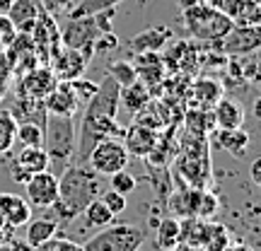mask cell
Returning a JSON list of instances; mask_svg holds the SVG:
<instances>
[{"instance_id":"1","label":"cell","mask_w":261,"mask_h":251,"mask_svg":"<svg viewBox=\"0 0 261 251\" xmlns=\"http://www.w3.org/2000/svg\"><path fill=\"white\" fill-rule=\"evenodd\" d=\"M119 94H121V87L107 75L99 82L97 92L92 94V99L85 104L83 123L77 130V143H75V164H87L90 150L102 138H121L123 135V126L116 119Z\"/></svg>"},{"instance_id":"2","label":"cell","mask_w":261,"mask_h":251,"mask_svg":"<svg viewBox=\"0 0 261 251\" xmlns=\"http://www.w3.org/2000/svg\"><path fill=\"white\" fill-rule=\"evenodd\" d=\"M102 193V177L94 174L87 164H70L58 177V198L54 201V220L58 225L73 222L80 217L87 203Z\"/></svg>"},{"instance_id":"3","label":"cell","mask_w":261,"mask_h":251,"mask_svg":"<svg viewBox=\"0 0 261 251\" xmlns=\"http://www.w3.org/2000/svg\"><path fill=\"white\" fill-rule=\"evenodd\" d=\"M174 177L184 179L187 188H205L211 181V145L208 135H196L184 130L179 143V155L174 159Z\"/></svg>"},{"instance_id":"4","label":"cell","mask_w":261,"mask_h":251,"mask_svg":"<svg viewBox=\"0 0 261 251\" xmlns=\"http://www.w3.org/2000/svg\"><path fill=\"white\" fill-rule=\"evenodd\" d=\"M75 143H77V128H75L73 116H56L46 114L44 119V140L41 148L48 157V172L63 174L73 164Z\"/></svg>"},{"instance_id":"5","label":"cell","mask_w":261,"mask_h":251,"mask_svg":"<svg viewBox=\"0 0 261 251\" xmlns=\"http://www.w3.org/2000/svg\"><path fill=\"white\" fill-rule=\"evenodd\" d=\"M112 17H114V8L97 12V15H87V17H68L61 29V46L65 48H75L80 51L87 61H92L94 56V41L112 32Z\"/></svg>"},{"instance_id":"6","label":"cell","mask_w":261,"mask_h":251,"mask_svg":"<svg viewBox=\"0 0 261 251\" xmlns=\"http://www.w3.org/2000/svg\"><path fill=\"white\" fill-rule=\"evenodd\" d=\"M181 22H184L187 34L196 44L220 41L232 29V22L225 12L208 8V5H194L189 10H181Z\"/></svg>"},{"instance_id":"7","label":"cell","mask_w":261,"mask_h":251,"mask_svg":"<svg viewBox=\"0 0 261 251\" xmlns=\"http://www.w3.org/2000/svg\"><path fill=\"white\" fill-rule=\"evenodd\" d=\"M145 237L148 232L136 225H107L83 244V251H138Z\"/></svg>"},{"instance_id":"8","label":"cell","mask_w":261,"mask_h":251,"mask_svg":"<svg viewBox=\"0 0 261 251\" xmlns=\"http://www.w3.org/2000/svg\"><path fill=\"white\" fill-rule=\"evenodd\" d=\"M128 150L119 138H102L87 155V167L99 177H112L128 167Z\"/></svg>"},{"instance_id":"9","label":"cell","mask_w":261,"mask_h":251,"mask_svg":"<svg viewBox=\"0 0 261 251\" xmlns=\"http://www.w3.org/2000/svg\"><path fill=\"white\" fill-rule=\"evenodd\" d=\"M29 37H32V41H34L39 63L44 65L46 61L51 63V58L56 56V51L61 48V29H58V24H56V17H51L48 12L41 10Z\"/></svg>"},{"instance_id":"10","label":"cell","mask_w":261,"mask_h":251,"mask_svg":"<svg viewBox=\"0 0 261 251\" xmlns=\"http://www.w3.org/2000/svg\"><path fill=\"white\" fill-rule=\"evenodd\" d=\"M261 44V29L259 24H252V27H237L232 24V29L220 39V51L225 56H252L259 51Z\"/></svg>"},{"instance_id":"11","label":"cell","mask_w":261,"mask_h":251,"mask_svg":"<svg viewBox=\"0 0 261 251\" xmlns=\"http://www.w3.org/2000/svg\"><path fill=\"white\" fill-rule=\"evenodd\" d=\"M167 53L162 56L165 68L172 73L191 75L198 68V56H201V44H196L194 39H181V41H169Z\"/></svg>"},{"instance_id":"12","label":"cell","mask_w":261,"mask_h":251,"mask_svg":"<svg viewBox=\"0 0 261 251\" xmlns=\"http://www.w3.org/2000/svg\"><path fill=\"white\" fill-rule=\"evenodd\" d=\"M22 186H24V201L37 208H51L58 198V177L48 169L32 174Z\"/></svg>"},{"instance_id":"13","label":"cell","mask_w":261,"mask_h":251,"mask_svg":"<svg viewBox=\"0 0 261 251\" xmlns=\"http://www.w3.org/2000/svg\"><path fill=\"white\" fill-rule=\"evenodd\" d=\"M56 85H58V77L54 75V70L48 65H37L34 70H29L27 75H22L19 80H15L12 87L19 90V92H24L32 99L44 102L48 94L56 90Z\"/></svg>"},{"instance_id":"14","label":"cell","mask_w":261,"mask_h":251,"mask_svg":"<svg viewBox=\"0 0 261 251\" xmlns=\"http://www.w3.org/2000/svg\"><path fill=\"white\" fill-rule=\"evenodd\" d=\"M87 65H90V61H87L80 51L65 48V46L58 48L56 56L51 58V70H54V75L58 77V82H70V80L83 77L85 70H87Z\"/></svg>"},{"instance_id":"15","label":"cell","mask_w":261,"mask_h":251,"mask_svg":"<svg viewBox=\"0 0 261 251\" xmlns=\"http://www.w3.org/2000/svg\"><path fill=\"white\" fill-rule=\"evenodd\" d=\"M136 75H138V82H143L150 90V94H158L162 80L167 77V68L160 53H136L133 61Z\"/></svg>"},{"instance_id":"16","label":"cell","mask_w":261,"mask_h":251,"mask_svg":"<svg viewBox=\"0 0 261 251\" xmlns=\"http://www.w3.org/2000/svg\"><path fill=\"white\" fill-rule=\"evenodd\" d=\"M48 169V157L44 148H22L15 157V164H12V179L17 184H24L32 174H39V172H46Z\"/></svg>"},{"instance_id":"17","label":"cell","mask_w":261,"mask_h":251,"mask_svg":"<svg viewBox=\"0 0 261 251\" xmlns=\"http://www.w3.org/2000/svg\"><path fill=\"white\" fill-rule=\"evenodd\" d=\"M225 97V87L218 77H196L189 85V99L194 106H201V109H213L215 104Z\"/></svg>"},{"instance_id":"18","label":"cell","mask_w":261,"mask_h":251,"mask_svg":"<svg viewBox=\"0 0 261 251\" xmlns=\"http://www.w3.org/2000/svg\"><path fill=\"white\" fill-rule=\"evenodd\" d=\"M172 39H174V32L169 27H148L130 39L128 46L133 53H160L162 48H167Z\"/></svg>"},{"instance_id":"19","label":"cell","mask_w":261,"mask_h":251,"mask_svg":"<svg viewBox=\"0 0 261 251\" xmlns=\"http://www.w3.org/2000/svg\"><path fill=\"white\" fill-rule=\"evenodd\" d=\"M160 130H152L148 126H140V123H130L128 128H123V138H126V150L128 155H136V157H148L150 150L155 148L158 143Z\"/></svg>"},{"instance_id":"20","label":"cell","mask_w":261,"mask_h":251,"mask_svg":"<svg viewBox=\"0 0 261 251\" xmlns=\"http://www.w3.org/2000/svg\"><path fill=\"white\" fill-rule=\"evenodd\" d=\"M252 143V135L244 128H215L213 130V145L230 152L232 157L242 159L247 155V148Z\"/></svg>"},{"instance_id":"21","label":"cell","mask_w":261,"mask_h":251,"mask_svg":"<svg viewBox=\"0 0 261 251\" xmlns=\"http://www.w3.org/2000/svg\"><path fill=\"white\" fill-rule=\"evenodd\" d=\"M80 106H83V104L77 102V97L73 94V90H70L68 82H58L56 90L44 99L46 114H56V116H75Z\"/></svg>"},{"instance_id":"22","label":"cell","mask_w":261,"mask_h":251,"mask_svg":"<svg viewBox=\"0 0 261 251\" xmlns=\"http://www.w3.org/2000/svg\"><path fill=\"white\" fill-rule=\"evenodd\" d=\"M0 215L10 227H24L32 220V205L24 201V196L0 193Z\"/></svg>"},{"instance_id":"23","label":"cell","mask_w":261,"mask_h":251,"mask_svg":"<svg viewBox=\"0 0 261 251\" xmlns=\"http://www.w3.org/2000/svg\"><path fill=\"white\" fill-rule=\"evenodd\" d=\"M223 12L237 27H252L261 19L259 0H225Z\"/></svg>"},{"instance_id":"24","label":"cell","mask_w":261,"mask_h":251,"mask_svg":"<svg viewBox=\"0 0 261 251\" xmlns=\"http://www.w3.org/2000/svg\"><path fill=\"white\" fill-rule=\"evenodd\" d=\"M39 12H41L39 0H15V5L8 10V19L15 24L17 32H22V34H32Z\"/></svg>"},{"instance_id":"25","label":"cell","mask_w":261,"mask_h":251,"mask_svg":"<svg viewBox=\"0 0 261 251\" xmlns=\"http://www.w3.org/2000/svg\"><path fill=\"white\" fill-rule=\"evenodd\" d=\"M244 119H247L244 106L240 102L230 99V97H223V99L213 106L215 128H242Z\"/></svg>"},{"instance_id":"26","label":"cell","mask_w":261,"mask_h":251,"mask_svg":"<svg viewBox=\"0 0 261 251\" xmlns=\"http://www.w3.org/2000/svg\"><path fill=\"white\" fill-rule=\"evenodd\" d=\"M24 227H27V237H24V242H27L32 249H37V246H41L44 242L54 239V237L58 234V230H61V225H58L54 217H39V220H29Z\"/></svg>"},{"instance_id":"27","label":"cell","mask_w":261,"mask_h":251,"mask_svg":"<svg viewBox=\"0 0 261 251\" xmlns=\"http://www.w3.org/2000/svg\"><path fill=\"white\" fill-rule=\"evenodd\" d=\"M150 99H152L150 90L143 82H138V80H136L133 85L121 87V94H119V104H123L128 114H138L140 109L150 102Z\"/></svg>"},{"instance_id":"28","label":"cell","mask_w":261,"mask_h":251,"mask_svg":"<svg viewBox=\"0 0 261 251\" xmlns=\"http://www.w3.org/2000/svg\"><path fill=\"white\" fill-rule=\"evenodd\" d=\"M184 130H191L196 135H211L215 130L213 121V109H201V106H191L184 116Z\"/></svg>"},{"instance_id":"29","label":"cell","mask_w":261,"mask_h":251,"mask_svg":"<svg viewBox=\"0 0 261 251\" xmlns=\"http://www.w3.org/2000/svg\"><path fill=\"white\" fill-rule=\"evenodd\" d=\"M155 230H158V237H155L158 249L172 251L179 244V220L177 217H165V215H162V220L158 222Z\"/></svg>"},{"instance_id":"30","label":"cell","mask_w":261,"mask_h":251,"mask_svg":"<svg viewBox=\"0 0 261 251\" xmlns=\"http://www.w3.org/2000/svg\"><path fill=\"white\" fill-rule=\"evenodd\" d=\"M80 215H83L85 225H87L90 230H102L107 225H112V220H114V215L107 210V205L99 201V196H97L94 201H90L87 208H85Z\"/></svg>"},{"instance_id":"31","label":"cell","mask_w":261,"mask_h":251,"mask_svg":"<svg viewBox=\"0 0 261 251\" xmlns=\"http://www.w3.org/2000/svg\"><path fill=\"white\" fill-rule=\"evenodd\" d=\"M198 191L201 188H187L184 191H179L169 198V210L179 217H194L196 213V201H198Z\"/></svg>"},{"instance_id":"32","label":"cell","mask_w":261,"mask_h":251,"mask_svg":"<svg viewBox=\"0 0 261 251\" xmlns=\"http://www.w3.org/2000/svg\"><path fill=\"white\" fill-rule=\"evenodd\" d=\"M15 143H17V121L5 109L0 111V155H8Z\"/></svg>"},{"instance_id":"33","label":"cell","mask_w":261,"mask_h":251,"mask_svg":"<svg viewBox=\"0 0 261 251\" xmlns=\"http://www.w3.org/2000/svg\"><path fill=\"white\" fill-rule=\"evenodd\" d=\"M121 0H75L73 10L68 12V17H87V15H97L104 10L116 8Z\"/></svg>"},{"instance_id":"34","label":"cell","mask_w":261,"mask_h":251,"mask_svg":"<svg viewBox=\"0 0 261 251\" xmlns=\"http://www.w3.org/2000/svg\"><path fill=\"white\" fill-rule=\"evenodd\" d=\"M107 75H109V77H112L119 87L133 85L136 80H138L133 63H126V61H114V63H109V65H107Z\"/></svg>"},{"instance_id":"35","label":"cell","mask_w":261,"mask_h":251,"mask_svg":"<svg viewBox=\"0 0 261 251\" xmlns=\"http://www.w3.org/2000/svg\"><path fill=\"white\" fill-rule=\"evenodd\" d=\"M230 244V230L225 225L211 222L208 225V234H205L203 251H223Z\"/></svg>"},{"instance_id":"36","label":"cell","mask_w":261,"mask_h":251,"mask_svg":"<svg viewBox=\"0 0 261 251\" xmlns=\"http://www.w3.org/2000/svg\"><path fill=\"white\" fill-rule=\"evenodd\" d=\"M218 208H220V198L211 191H205L201 188L198 191V201H196V213L194 217H201V220H213L215 213H218Z\"/></svg>"},{"instance_id":"37","label":"cell","mask_w":261,"mask_h":251,"mask_svg":"<svg viewBox=\"0 0 261 251\" xmlns=\"http://www.w3.org/2000/svg\"><path fill=\"white\" fill-rule=\"evenodd\" d=\"M17 140L22 148H41L44 128L39 123H17Z\"/></svg>"},{"instance_id":"38","label":"cell","mask_w":261,"mask_h":251,"mask_svg":"<svg viewBox=\"0 0 261 251\" xmlns=\"http://www.w3.org/2000/svg\"><path fill=\"white\" fill-rule=\"evenodd\" d=\"M12 85H15L12 68H10V61H8V56H5V51L0 48V102L12 92Z\"/></svg>"},{"instance_id":"39","label":"cell","mask_w":261,"mask_h":251,"mask_svg":"<svg viewBox=\"0 0 261 251\" xmlns=\"http://www.w3.org/2000/svg\"><path fill=\"white\" fill-rule=\"evenodd\" d=\"M70 90H73V94L77 97V102L80 104H87L90 99H92V94L97 92V87H99V82H90L87 77H77V80H70Z\"/></svg>"},{"instance_id":"40","label":"cell","mask_w":261,"mask_h":251,"mask_svg":"<svg viewBox=\"0 0 261 251\" xmlns=\"http://www.w3.org/2000/svg\"><path fill=\"white\" fill-rule=\"evenodd\" d=\"M109 186H112V191H116V193L128 196V193H133V188H136V177L128 174L126 169H121V172H116V174L109 177Z\"/></svg>"},{"instance_id":"41","label":"cell","mask_w":261,"mask_h":251,"mask_svg":"<svg viewBox=\"0 0 261 251\" xmlns=\"http://www.w3.org/2000/svg\"><path fill=\"white\" fill-rule=\"evenodd\" d=\"M99 201L107 205V210H109L114 217L126 210V196L116 193V191H112V188H109V191H102V193H99Z\"/></svg>"},{"instance_id":"42","label":"cell","mask_w":261,"mask_h":251,"mask_svg":"<svg viewBox=\"0 0 261 251\" xmlns=\"http://www.w3.org/2000/svg\"><path fill=\"white\" fill-rule=\"evenodd\" d=\"M32 251H83V244L68 242V239L56 234L54 239H48V242H44L41 246H37V249H32Z\"/></svg>"},{"instance_id":"43","label":"cell","mask_w":261,"mask_h":251,"mask_svg":"<svg viewBox=\"0 0 261 251\" xmlns=\"http://www.w3.org/2000/svg\"><path fill=\"white\" fill-rule=\"evenodd\" d=\"M39 5L44 12H48L51 17H58V15H65L70 12L75 5V0H39Z\"/></svg>"},{"instance_id":"44","label":"cell","mask_w":261,"mask_h":251,"mask_svg":"<svg viewBox=\"0 0 261 251\" xmlns=\"http://www.w3.org/2000/svg\"><path fill=\"white\" fill-rule=\"evenodd\" d=\"M15 37H17V29H15V24L8 19V15H0V48L5 51V48L15 41Z\"/></svg>"},{"instance_id":"45","label":"cell","mask_w":261,"mask_h":251,"mask_svg":"<svg viewBox=\"0 0 261 251\" xmlns=\"http://www.w3.org/2000/svg\"><path fill=\"white\" fill-rule=\"evenodd\" d=\"M119 46V39L114 37V32H107L102 37L94 41V53H104V51H114Z\"/></svg>"},{"instance_id":"46","label":"cell","mask_w":261,"mask_h":251,"mask_svg":"<svg viewBox=\"0 0 261 251\" xmlns=\"http://www.w3.org/2000/svg\"><path fill=\"white\" fill-rule=\"evenodd\" d=\"M252 181L256 186L261 184V159H254L252 162Z\"/></svg>"},{"instance_id":"47","label":"cell","mask_w":261,"mask_h":251,"mask_svg":"<svg viewBox=\"0 0 261 251\" xmlns=\"http://www.w3.org/2000/svg\"><path fill=\"white\" fill-rule=\"evenodd\" d=\"M223 251H252V249H249L247 244H242V242H230Z\"/></svg>"},{"instance_id":"48","label":"cell","mask_w":261,"mask_h":251,"mask_svg":"<svg viewBox=\"0 0 261 251\" xmlns=\"http://www.w3.org/2000/svg\"><path fill=\"white\" fill-rule=\"evenodd\" d=\"M172 251H203V249H201V246H194V244H184V242H179Z\"/></svg>"},{"instance_id":"49","label":"cell","mask_w":261,"mask_h":251,"mask_svg":"<svg viewBox=\"0 0 261 251\" xmlns=\"http://www.w3.org/2000/svg\"><path fill=\"white\" fill-rule=\"evenodd\" d=\"M179 3V8L181 10H189V8H194V5H201V0H177Z\"/></svg>"},{"instance_id":"50","label":"cell","mask_w":261,"mask_h":251,"mask_svg":"<svg viewBox=\"0 0 261 251\" xmlns=\"http://www.w3.org/2000/svg\"><path fill=\"white\" fill-rule=\"evenodd\" d=\"M15 5V0H0V15H8V10Z\"/></svg>"}]
</instances>
